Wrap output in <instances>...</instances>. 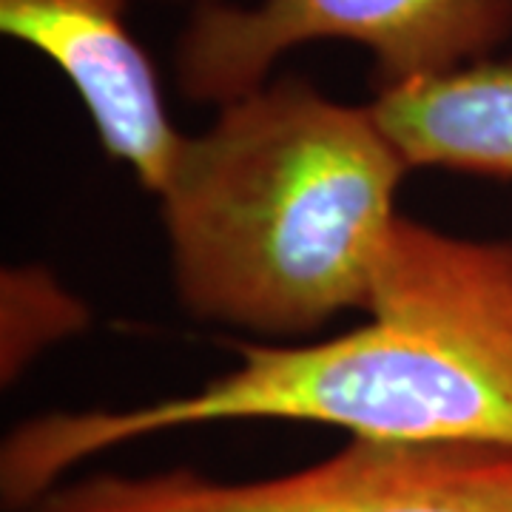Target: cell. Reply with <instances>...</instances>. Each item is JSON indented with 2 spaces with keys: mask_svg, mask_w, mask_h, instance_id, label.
Instances as JSON below:
<instances>
[{
  "mask_svg": "<svg viewBox=\"0 0 512 512\" xmlns=\"http://www.w3.org/2000/svg\"><path fill=\"white\" fill-rule=\"evenodd\" d=\"M0 370L15 382L37 353L89 325V308L40 265L6 268L0 276Z\"/></svg>",
  "mask_w": 512,
  "mask_h": 512,
  "instance_id": "52a82bcc",
  "label": "cell"
},
{
  "mask_svg": "<svg viewBox=\"0 0 512 512\" xmlns=\"http://www.w3.org/2000/svg\"><path fill=\"white\" fill-rule=\"evenodd\" d=\"M26 512H512V447L350 439L285 476L197 470L60 481Z\"/></svg>",
  "mask_w": 512,
  "mask_h": 512,
  "instance_id": "277c9868",
  "label": "cell"
},
{
  "mask_svg": "<svg viewBox=\"0 0 512 512\" xmlns=\"http://www.w3.org/2000/svg\"><path fill=\"white\" fill-rule=\"evenodd\" d=\"M0 32L69 80L100 146L146 191L163 188L183 143L154 60L128 26V0H0Z\"/></svg>",
  "mask_w": 512,
  "mask_h": 512,
  "instance_id": "5b68a950",
  "label": "cell"
},
{
  "mask_svg": "<svg viewBox=\"0 0 512 512\" xmlns=\"http://www.w3.org/2000/svg\"><path fill=\"white\" fill-rule=\"evenodd\" d=\"M367 319L319 342H242L200 390L126 410H55L0 450L6 510L26 512L80 461L220 421H308L350 439L512 447V239L404 217Z\"/></svg>",
  "mask_w": 512,
  "mask_h": 512,
  "instance_id": "6da1fadb",
  "label": "cell"
},
{
  "mask_svg": "<svg viewBox=\"0 0 512 512\" xmlns=\"http://www.w3.org/2000/svg\"><path fill=\"white\" fill-rule=\"evenodd\" d=\"M512 35V0H197L174 46L183 97L217 109L271 80L279 57L319 40L373 57L376 92L458 72Z\"/></svg>",
  "mask_w": 512,
  "mask_h": 512,
  "instance_id": "3957f363",
  "label": "cell"
},
{
  "mask_svg": "<svg viewBox=\"0 0 512 512\" xmlns=\"http://www.w3.org/2000/svg\"><path fill=\"white\" fill-rule=\"evenodd\" d=\"M373 109L413 168L512 177V63L490 57L376 92Z\"/></svg>",
  "mask_w": 512,
  "mask_h": 512,
  "instance_id": "8992f818",
  "label": "cell"
},
{
  "mask_svg": "<svg viewBox=\"0 0 512 512\" xmlns=\"http://www.w3.org/2000/svg\"><path fill=\"white\" fill-rule=\"evenodd\" d=\"M407 163L373 103L282 74L185 134L160 197L171 282L202 322L302 339L367 311Z\"/></svg>",
  "mask_w": 512,
  "mask_h": 512,
  "instance_id": "7a4b0ae2",
  "label": "cell"
}]
</instances>
